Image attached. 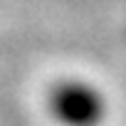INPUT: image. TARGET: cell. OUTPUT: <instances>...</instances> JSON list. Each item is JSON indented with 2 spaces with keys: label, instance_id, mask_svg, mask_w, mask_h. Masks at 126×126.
<instances>
[{
  "label": "cell",
  "instance_id": "cell-1",
  "mask_svg": "<svg viewBox=\"0 0 126 126\" xmlns=\"http://www.w3.org/2000/svg\"><path fill=\"white\" fill-rule=\"evenodd\" d=\"M47 111L59 126H101L109 99L92 79L69 74L47 89Z\"/></svg>",
  "mask_w": 126,
  "mask_h": 126
}]
</instances>
